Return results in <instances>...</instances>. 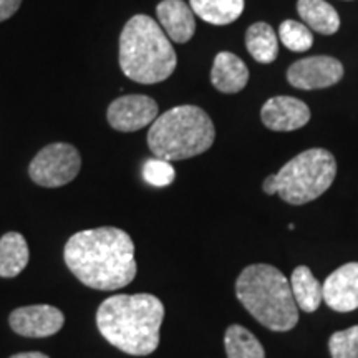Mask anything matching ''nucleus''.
<instances>
[{
  "mask_svg": "<svg viewBox=\"0 0 358 358\" xmlns=\"http://www.w3.org/2000/svg\"><path fill=\"white\" fill-rule=\"evenodd\" d=\"M343 77V65L334 57H307L297 60L287 70V80L299 90L329 88Z\"/></svg>",
  "mask_w": 358,
  "mask_h": 358,
  "instance_id": "nucleus-9",
  "label": "nucleus"
},
{
  "mask_svg": "<svg viewBox=\"0 0 358 358\" xmlns=\"http://www.w3.org/2000/svg\"><path fill=\"white\" fill-rule=\"evenodd\" d=\"M216 140L213 120L203 108L192 105L174 106L159 115L148 131V146L156 158L189 159L208 151Z\"/></svg>",
  "mask_w": 358,
  "mask_h": 358,
  "instance_id": "nucleus-5",
  "label": "nucleus"
},
{
  "mask_svg": "<svg viewBox=\"0 0 358 358\" xmlns=\"http://www.w3.org/2000/svg\"><path fill=\"white\" fill-rule=\"evenodd\" d=\"M164 306L151 294L111 295L96 312V327L111 345L128 355L145 357L159 345Z\"/></svg>",
  "mask_w": 358,
  "mask_h": 358,
  "instance_id": "nucleus-2",
  "label": "nucleus"
},
{
  "mask_svg": "<svg viewBox=\"0 0 358 358\" xmlns=\"http://www.w3.org/2000/svg\"><path fill=\"white\" fill-rule=\"evenodd\" d=\"M10 358H50V357H47L45 353H40V352H24V353H15V355H12Z\"/></svg>",
  "mask_w": 358,
  "mask_h": 358,
  "instance_id": "nucleus-25",
  "label": "nucleus"
},
{
  "mask_svg": "<svg viewBox=\"0 0 358 358\" xmlns=\"http://www.w3.org/2000/svg\"><path fill=\"white\" fill-rule=\"evenodd\" d=\"M192 12L211 25H229L243 15L244 0H189Z\"/></svg>",
  "mask_w": 358,
  "mask_h": 358,
  "instance_id": "nucleus-19",
  "label": "nucleus"
},
{
  "mask_svg": "<svg viewBox=\"0 0 358 358\" xmlns=\"http://www.w3.org/2000/svg\"><path fill=\"white\" fill-rule=\"evenodd\" d=\"M236 297L259 324L272 332H289L299 322L290 282L279 268L252 264L236 280Z\"/></svg>",
  "mask_w": 358,
  "mask_h": 358,
  "instance_id": "nucleus-3",
  "label": "nucleus"
},
{
  "mask_svg": "<svg viewBox=\"0 0 358 358\" xmlns=\"http://www.w3.org/2000/svg\"><path fill=\"white\" fill-rule=\"evenodd\" d=\"M143 178L148 185L156 187L169 186L176 178V171H174L173 164L166 159L153 158L148 159L143 166Z\"/></svg>",
  "mask_w": 358,
  "mask_h": 358,
  "instance_id": "nucleus-23",
  "label": "nucleus"
},
{
  "mask_svg": "<svg viewBox=\"0 0 358 358\" xmlns=\"http://www.w3.org/2000/svg\"><path fill=\"white\" fill-rule=\"evenodd\" d=\"M332 358H358V325L335 332L329 340Z\"/></svg>",
  "mask_w": 358,
  "mask_h": 358,
  "instance_id": "nucleus-22",
  "label": "nucleus"
},
{
  "mask_svg": "<svg viewBox=\"0 0 358 358\" xmlns=\"http://www.w3.org/2000/svg\"><path fill=\"white\" fill-rule=\"evenodd\" d=\"M178 57L171 40L148 15H134L120 35V66L129 80L155 85L169 78L176 70Z\"/></svg>",
  "mask_w": 358,
  "mask_h": 358,
  "instance_id": "nucleus-4",
  "label": "nucleus"
},
{
  "mask_svg": "<svg viewBox=\"0 0 358 358\" xmlns=\"http://www.w3.org/2000/svg\"><path fill=\"white\" fill-rule=\"evenodd\" d=\"M245 47L257 64H272L279 55V40L271 25L257 22L245 32Z\"/></svg>",
  "mask_w": 358,
  "mask_h": 358,
  "instance_id": "nucleus-18",
  "label": "nucleus"
},
{
  "mask_svg": "<svg viewBox=\"0 0 358 358\" xmlns=\"http://www.w3.org/2000/svg\"><path fill=\"white\" fill-rule=\"evenodd\" d=\"M82 156L73 145L52 143L40 150L29 166V176L35 185L43 187H60L78 176Z\"/></svg>",
  "mask_w": 358,
  "mask_h": 358,
  "instance_id": "nucleus-7",
  "label": "nucleus"
},
{
  "mask_svg": "<svg viewBox=\"0 0 358 358\" xmlns=\"http://www.w3.org/2000/svg\"><path fill=\"white\" fill-rule=\"evenodd\" d=\"M297 12L303 24L313 32L332 35L340 29V17L325 0H299Z\"/></svg>",
  "mask_w": 358,
  "mask_h": 358,
  "instance_id": "nucleus-15",
  "label": "nucleus"
},
{
  "mask_svg": "<svg viewBox=\"0 0 358 358\" xmlns=\"http://www.w3.org/2000/svg\"><path fill=\"white\" fill-rule=\"evenodd\" d=\"M158 118V103L146 95H124L111 101L106 111L110 127L122 133H133L150 127Z\"/></svg>",
  "mask_w": 358,
  "mask_h": 358,
  "instance_id": "nucleus-8",
  "label": "nucleus"
},
{
  "mask_svg": "<svg viewBox=\"0 0 358 358\" xmlns=\"http://www.w3.org/2000/svg\"><path fill=\"white\" fill-rule=\"evenodd\" d=\"M261 120L272 131H295L310 122V110L294 96H274L261 110Z\"/></svg>",
  "mask_w": 358,
  "mask_h": 358,
  "instance_id": "nucleus-12",
  "label": "nucleus"
},
{
  "mask_svg": "<svg viewBox=\"0 0 358 358\" xmlns=\"http://www.w3.org/2000/svg\"><path fill=\"white\" fill-rule=\"evenodd\" d=\"M227 358H266L261 342L243 325L227 327L224 335Z\"/></svg>",
  "mask_w": 358,
  "mask_h": 358,
  "instance_id": "nucleus-20",
  "label": "nucleus"
},
{
  "mask_svg": "<svg viewBox=\"0 0 358 358\" xmlns=\"http://www.w3.org/2000/svg\"><path fill=\"white\" fill-rule=\"evenodd\" d=\"M22 6V0H0V22L15 15Z\"/></svg>",
  "mask_w": 358,
  "mask_h": 358,
  "instance_id": "nucleus-24",
  "label": "nucleus"
},
{
  "mask_svg": "<svg viewBox=\"0 0 358 358\" xmlns=\"http://www.w3.org/2000/svg\"><path fill=\"white\" fill-rule=\"evenodd\" d=\"M64 259L82 284L95 290H118L136 277L134 244L118 227L80 231L65 244Z\"/></svg>",
  "mask_w": 358,
  "mask_h": 358,
  "instance_id": "nucleus-1",
  "label": "nucleus"
},
{
  "mask_svg": "<svg viewBox=\"0 0 358 358\" xmlns=\"http://www.w3.org/2000/svg\"><path fill=\"white\" fill-rule=\"evenodd\" d=\"M29 264V245L19 232H7L0 237V277H17Z\"/></svg>",
  "mask_w": 358,
  "mask_h": 358,
  "instance_id": "nucleus-16",
  "label": "nucleus"
},
{
  "mask_svg": "<svg viewBox=\"0 0 358 358\" xmlns=\"http://www.w3.org/2000/svg\"><path fill=\"white\" fill-rule=\"evenodd\" d=\"M324 301L335 312L358 308V262H348L327 277L322 285Z\"/></svg>",
  "mask_w": 358,
  "mask_h": 358,
  "instance_id": "nucleus-11",
  "label": "nucleus"
},
{
  "mask_svg": "<svg viewBox=\"0 0 358 358\" xmlns=\"http://www.w3.org/2000/svg\"><path fill=\"white\" fill-rule=\"evenodd\" d=\"M280 42L292 52H307L313 45L312 30L306 24L295 20H284L279 27Z\"/></svg>",
  "mask_w": 358,
  "mask_h": 358,
  "instance_id": "nucleus-21",
  "label": "nucleus"
},
{
  "mask_svg": "<svg viewBox=\"0 0 358 358\" xmlns=\"http://www.w3.org/2000/svg\"><path fill=\"white\" fill-rule=\"evenodd\" d=\"M156 15H158L161 29L173 42H189L196 32L194 12L182 0H163L156 7Z\"/></svg>",
  "mask_w": 358,
  "mask_h": 358,
  "instance_id": "nucleus-13",
  "label": "nucleus"
},
{
  "mask_svg": "<svg viewBox=\"0 0 358 358\" xmlns=\"http://www.w3.org/2000/svg\"><path fill=\"white\" fill-rule=\"evenodd\" d=\"M249 82V70L239 57L231 52H221L214 58L211 70L213 87L221 93H237Z\"/></svg>",
  "mask_w": 358,
  "mask_h": 358,
  "instance_id": "nucleus-14",
  "label": "nucleus"
},
{
  "mask_svg": "<svg viewBox=\"0 0 358 358\" xmlns=\"http://www.w3.org/2000/svg\"><path fill=\"white\" fill-rule=\"evenodd\" d=\"M8 324L13 332L22 337L43 338L60 332L65 324V315L60 308L40 303L15 308L8 317Z\"/></svg>",
  "mask_w": 358,
  "mask_h": 358,
  "instance_id": "nucleus-10",
  "label": "nucleus"
},
{
  "mask_svg": "<svg viewBox=\"0 0 358 358\" xmlns=\"http://www.w3.org/2000/svg\"><path fill=\"white\" fill-rule=\"evenodd\" d=\"M289 282L295 303H297V307L301 310L312 313L320 307L322 301H324L322 285L313 277L310 268L307 266H299L292 272V277H290Z\"/></svg>",
  "mask_w": 358,
  "mask_h": 358,
  "instance_id": "nucleus-17",
  "label": "nucleus"
},
{
  "mask_svg": "<svg viewBox=\"0 0 358 358\" xmlns=\"http://www.w3.org/2000/svg\"><path fill=\"white\" fill-rule=\"evenodd\" d=\"M337 176V161L324 148L302 151L289 163L264 179L262 189L268 196L279 194L285 203L301 206L317 199L332 186Z\"/></svg>",
  "mask_w": 358,
  "mask_h": 358,
  "instance_id": "nucleus-6",
  "label": "nucleus"
}]
</instances>
